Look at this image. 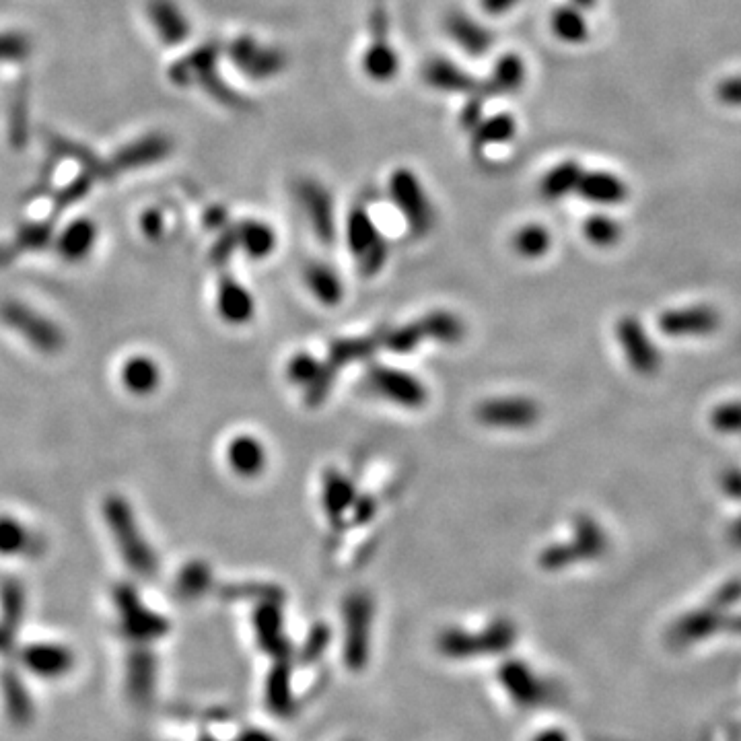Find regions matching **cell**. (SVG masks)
I'll return each instance as SVG.
<instances>
[{
	"label": "cell",
	"mask_w": 741,
	"mask_h": 741,
	"mask_svg": "<svg viewBox=\"0 0 741 741\" xmlns=\"http://www.w3.org/2000/svg\"><path fill=\"white\" fill-rule=\"evenodd\" d=\"M390 196L414 235H427L435 225L433 204L410 169H398L390 178Z\"/></svg>",
	"instance_id": "1"
},
{
	"label": "cell",
	"mask_w": 741,
	"mask_h": 741,
	"mask_svg": "<svg viewBox=\"0 0 741 741\" xmlns=\"http://www.w3.org/2000/svg\"><path fill=\"white\" fill-rule=\"evenodd\" d=\"M105 519H108L110 529L118 538L120 550L130 567L140 573H151L155 569V556L143 536H140L128 503L120 497H110L105 501Z\"/></svg>",
	"instance_id": "2"
},
{
	"label": "cell",
	"mask_w": 741,
	"mask_h": 741,
	"mask_svg": "<svg viewBox=\"0 0 741 741\" xmlns=\"http://www.w3.org/2000/svg\"><path fill=\"white\" fill-rule=\"evenodd\" d=\"M346 239L352 256L357 258L361 274L365 276L379 274L387 260V245L365 208H355L348 215Z\"/></svg>",
	"instance_id": "3"
},
{
	"label": "cell",
	"mask_w": 741,
	"mask_h": 741,
	"mask_svg": "<svg viewBox=\"0 0 741 741\" xmlns=\"http://www.w3.org/2000/svg\"><path fill=\"white\" fill-rule=\"evenodd\" d=\"M0 320H3L9 328L19 332L29 344H33L38 350L58 352L64 344V336L46 317H42L38 311L29 309L23 303L17 301H5L0 305Z\"/></svg>",
	"instance_id": "4"
},
{
	"label": "cell",
	"mask_w": 741,
	"mask_h": 741,
	"mask_svg": "<svg viewBox=\"0 0 741 741\" xmlns=\"http://www.w3.org/2000/svg\"><path fill=\"white\" fill-rule=\"evenodd\" d=\"M367 383L377 396L404 408H420L427 402V387L402 369L373 365L367 371Z\"/></svg>",
	"instance_id": "5"
},
{
	"label": "cell",
	"mask_w": 741,
	"mask_h": 741,
	"mask_svg": "<svg viewBox=\"0 0 741 741\" xmlns=\"http://www.w3.org/2000/svg\"><path fill=\"white\" fill-rule=\"evenodd\" d=\"M373 27V42L369 44L363 56V68L369 79L385 83L392 81L400 70V58L396 50L387 42V13L383 3H379L371 15Z\"/></svg>",
	"instance_id": "6"
},
{
	"label": "cell",
	"mask_w": 741,
	"mask_h": 741,
	"mask_svg": "<svg viewBox=\"0 0 741 741\" xmlns=\"http://www.w3.org/2000/svg\"><path fill=\"white\" fill-rule=\"evenodd\" d=\"M478 420L494 429H527L538 422L540 408L529 398H492L478 406Z\"/></svg>",
	"instance_id": "7"
},
{
	"label": "cell",
	"mask_w": 741,
	"mask_h": 741,
	"mask_svg": "<svg viewBox=\"0 0 741 741\" xmlns=\"http://www.w3.org/2000/svg\"><path fill=\"white\" fill-rule=\"evenodd\" d=\"M229 58L243 75L252 79H270L282 73L287 64L285 54L276 48H262L254 38H237L229 46Z\"/></svg>",
	"instance_id": "8"
},
{
	"label": "cell",
	"mask_w": 741,
	"mask_h": 741,
	"mask_svg": "<svg viewBox=\"0 0 741 741\" xmlns=\"http://www.w3.org/2000/svg\"><path fill=\"white\" fill-rule=\"evenodd\" d=\"M297 192H299V202L303 206V213L315 237L324 243H332L336 239V215H334V202L328 190L317 182L303 180Z\"/></svg>",
	"instance_id": "9"
},
{
	"label": "cell",
	"mask_w": 741,
	"mask_h": 741,
	"mask_svg": "<svg viewBox=\"0 0 741 741\" xmlns=\"http://www.w3.org/2000/svg\"><path fill=\"white\" fill-rule=\"evenodd\" d=\"M217 309L219 315L227 324L241 326L247 324L256 313L254 297L250 295L245 287H241L233 276H225L219 282V295H217Z\"/></svg>",
	"instance_id": "10"
},
{
	"label": "cell",
	"mask_w": 741,
	"mask_h": 741,
	"mask_svg": "<svg viewBox=\"0 0 741 741\" xmlns=\"http://www.w3.org/2000/svg\"><path fill=\"white\" fill-rule=\"evenodd\" d=\"M445 27L449 38L470 56H484L494 44L492 31L464 13H451Z\"/></svg>",
	"instance_id": "11"
},
{
	"label": "cell",
	"mask_w": 741,
	"mask_h": 741,
	"mask_svg": "<svg viewBox=\"0 0 741 741\" xmlns=\"http://www.w3.org/2000/svg\"><path fill=\"white\" fill-rule=\"evenodd\" d=\"M618 340L634 369L649 373L657 367V352L637 320L626 317L618 324Z\"/></svg>",
	"instance_id": "12"
},
{
	"label": "cell",
	"mask_w": 741,
	"mask_h": 741,
	"mask_svg": "<svg viewBox=\"0 0 741 741\" xmlns=\"http://www.w3.org/2000/svg\"><path fill=\"white\" fill-rule=\"evenodd\" d=\"M120 379L122 385L126 387V392L138 398H145L159 390L161 367L149 355H132L124 361L120 369Z\"/></svg>",
	"instance_id": "13"
},
{
	"label": "cell",
	"mask_w": 741,
	"mask_h": 741,
	"mask_svg": "<svg viewBox=\"0 0 741 741\" xmlns=\"http://www.w3.org/2000/svg\"><path fill=\"white\" fill-rule=\"evenodd\" d=\"M422 79L433 89L447 93H474L480 91V83L468 75L466 70L455 66L451 60L435 58L422 68Z\"/></svg>",
	"instance_id": "14"
},
{
	"label": "cell",
	"mask_w": 741,
	"mask_h": 741,
	"mask_svg": "<svg viewBox=\"0 0 741 741\" xmlns=\"http://www.w3.org/2000/svg\"><path fill=\"white\" fill-rule=\"evenodd\" d=\"M227 464L239 476H258L266 468V449L252 435H237L227 445Z\"/></svg>",
	"instance_id": "15"
},
{
	"label": "cell",
	"mask_w": 741,
	"mask_h": 741,
	"mask_svg": "<svg viewBox=\"0 0 741 741\" xmlns=\"http://www.w3.org/2000/svg\"><path fill=\"white\" fill-rule=\"evenodd\" d=\"M171 153V140L163 134H151L122 149L114 159V169H136L165 159Z\"/></svg>",
	"instance_id": "16"
},
{
	"label": "cell",
	"mask_w": 741,
	"mask_h": 741,
	"mask_svg": "<svg viewBox=\"0 0 741 741\" xmlns=\"http://www.w3.org/2000/svg\"><path fill=\"white\" fill-rule=\"evenodd\" d=\"M661 326L665 334L686 336V334H709L719 326L717 311L709 307H692L682 311H672L663 315Z\"/></svg>",
	"instance_id": "17"
},
{
	"label": "cell",
	"mask_w": 741,
	"mask_h": 741,
	"mask_svg": "<svg viewBox=\"0 0 741 741\" xmlns=\"http://www.w3.org/2000/svg\"><path fill=\"white\" fill-rule=\"evenodd\" d=\"M151 21L165 44H182L190 35V23L184 13L175 7L171 0H151L149 3Z\"/></svg>",
	"instance_id": "18"
},
{
	"label": "cell",
	"mask_w": 741,
	"mask_h": 741,
	"mask_svg": "<svg viewBox=\"0 0 741 741\" xmlns=\"http://www.w3.org/2000/svg\"><path fill=\"white\" fill-rule=\"evenodd\" d=\"M97 241V227L89 219H77L70 223L56 241V252L68 262L85 260Z\"/></svg>",
	"instance_id": "19"
},
{
	"label": "cell",
	"mask_w": 741,
	"mask_h": 741,
	"mask_svg": "<svg viewBox=\"0 0 741 741\" xmlns=\"http://www.w3.org/2000/svg\"><path fill=\"white\" fill-rule=\"evenodd\" d=\"M357 488L346 476L338 472H328L324 478V488H322V503L326 509V515L334 521L340 523L346 513L352 511L357 503Z\"/></svg>",
	"instance_id": "20"
},
{
	"label": "cell",
	"mask_w": 741,
	"mask_h": 741,
	"mask_svg": "<svg viewBox=\"0 0 741 741\" xmlns=\"http://www.w3.org/2000/svg\"><path fill=\"white\" fill-rule=\"evenodd\" d=\"M577 192L583 200L595 202V204H618L626 198V186L614 173L606 171H593L583 173Z\"/></svg>",
	"instance_id": "21"
},
{
	"label": "cell",
	"mask_w": 741,
	"mask_h": 741,
	"mask_svg": "<svg viewBox=\"0 0 741 741\" xmlns=\"http://www.w3.org/2000/svg\"><path fill=\"white\" fill-rule=\"evenodd\" d=\"M379 344H383V334H379V332L371 334V336H361V338L336 340L330 346L326 365L332 367L338 373L346 365L369 359L373 352L379 348Z\"/></svg>",
	"instance_id": "22"
},
{
	"label": "cell",
	"mask_w": 741,
	"mask_h": 741,
	"mask_svg": "<svg viewBox=\"0 0 741 741\" xmlns=\"http://www.w3.org/2000/svg\"><path fill=\"white\" fill-rule=\"evenodd\" d=\"M235 235H237V245L247 256L254 258V260L268 258L276 247L274 229L270 225L262 223V221H243V223H239L235 227Z\"/></svg>",
	"instance_id": "23"
},
{
	"label": "cell",
	"mask_w": 741,
	"mask_h": 741,
	"mask_svg": "<svg viewBox=\"0 0 741 741\" xmlns=\"http://www.w3.org/2000/svg\"><path fill=\"white\" fill-rule=\"evenodd\" d=\"M305 282L313 297L324 305H338L344 295V287L336 270L324 262H313L305 270Z\"/></svg>",
	"instance_id": "24"
},
{
	"label": "cell",
	"mask_w": 741,
	"mask_h": 741,
	"mask_svg": "<svg viewBox=\"0 0 741 741\" xmlns=\"http://www.w3.org/2000/svg\"><path fill=\"white\" fill-rule=\"evenodd\" d=\"M525 81V64L517 54L503 56L497 66H494L492 75L486 83L480 85L484 95H499V93H515L521 89Z\"/></svg>",
	"instance_id": "25"
},
{
	"label": "cell",
	"mask_w": 741,
	"mask_h": 741,
	"mask_svg": "<svg viewBox=\"0 0 741 741\" xmlns=\"http://www.w3.org/2000/svg\"><path fill=\"white\" fill-rule=\"evenodd\" d=\"M515 120L509 114H497L492 118H482V122L472 130L474 151H484L492 145H505L515 136Z\"/></svg>",
	"instance_id": "26"
},
{
	"label": "cell",
	"mask_w": 741,
	"mask_h": 741,
	"mask_svg": "<svg viewBox=\"0 0 741 741\" xmlns=\"http://www.w3.org/2000/svg\"><path fill=\"white\" fill-rule=\"evenodd\" d=\"M581 175H583V171H581L579 163L564 161V163L556 165L554 169H550L544 175V180L540 184V194L546 200H560L562 196H567L569 192L577 190Z\"/></svg>",
	"instance_id": "27"
},
{
	"label": "cell",
	"mask_w": 741,
	"mask_h": 741,
	"mask_svg": "<svg viewBox=\"0 0 741 741\" xmlns=\"http://www.w3.org/2000/svg\"><path fill=\"white\" fill-rule=\"evenodd\" d=\"M550 25L556 38L567 44H583L589 38V27L577 7H558Z\"/></svg>",
	"instance_id": "28"
},
{
	"label": "cell",
	"mask_w": 741,
	"mask_h": 741,
	"mask_svg": "<svg viewBox=\"0 0 741 741\" xmlns=\"http://www.w3.org/2000/svg\"><path fill=\"white\" fill-rule=\"evenodd\" d=\"M425 338L437 342H457L464 336V324L460 317H455L449 311H435L418 320Z\"/></svg>",
	"instance_id": "29"
},
{
	"label": "cell",
	"mask_w": 741,
	"mask_h": 741,
	"mask_svg": "<svg viewBox=\"0 0 741 741\" xmlns=\"http://www.w3.org/2000/svg\"><path fill=\"white\" fill-rule=\"evenodd\" d=\"M550 243H552V237H550L548 229L542 227V225H536V223L523 225L513 237L515 250L523 258H540V256L548 254Z\"/></svg>",
	"instance_id": "30"
},
{
	"label": "cell",
	"mask_w": 741,
	"mask_h": 741,
	"mask_svg": "<svg viewBox=\"0 0 741 741\" xmlns=\"http://www.w3.org/2000/svg\"><path fill=\"white\" fill-rule=\"evenodd\" d=\"M575 540L569 542V550H571V556H591V554H597L599 550H604V544H606V538L602 534V529H599V525L589 519V517H579L577 523H575Z\"/></svg>",
	"instance_id": "31"
},
{
	"label": "cell",
	"mask_w": 741,
	"mask_h": 741,
	"mask_svg": "<svg viewBox=\"0 0 741 741\" xmlns=\"http://www.w3.org/2000/svg\"><path fill=\"white\" fill-rule=\"evenodd\" d=\"M31 542L33 536L19 519L11 515H0V554H23L31 548Z\"/></svg>",
	"instance_id": "32"
},
{
	"label": "cell",
	"mask_w": 741,
	"mask_h": 741,
	"mask_svg": "<svg viewBox=\"0 0 741 741\" xmlns=\"http://www.w3.org/2000/svg\"><path fill=\"white\" fill-rule=\"evenodd\" d=\"M422 340H427V338H425V332H422L418 322L402 326V328H398L390 334H383V346L387 350L396 352V355H406V352L416 350Z\"/></svg>",
	"instance_id": "33"
},
{
	"label": "cell",
	"mask_w": 741,
	"mask_h": 741,
	"mask_svg": "<svg viewBox=\"0 0 741 741\" xmlns=\"http://www.w3.org/2000/svg\"><path fill=\"white\" fill-rule=\"evenodd\" d=\"M322 367L324 363L317 361L315 357H311L309 352H299V355H295L287 367V373H289V379L297 385H303L305 390L307 387L317 379V375L322 373Z\"/></svg>",
	"instance_id": "34"
},
{
	"label": "cell",
	"mask_w": 741,
	"mask_h": 741,
	"mask_svg": "<svg viewBox=\"0 0 741 741\" xmlns=\"http://www.w3.org/2000/svg\"><path fill=\"white\" fill-rule=\"evenodd\" d=\"M583 229H585V237L591 243L602 245V247L616 243L620 239V233H622L620 225L610 217H591V219H587Z\"/></svg>",
	"instance_id": "35"
},
{
	"label": "cell",
	"mask_w": 741,
	"mask_h": 741,
	"mask_svg": "<svg viewBox=\"0 0 741 741\" xmlns=\"http://www.w3.org/2000/svg\"><path fill=\"white\" fill-rule=\"evenodd\" d=\"M29 54V40L19 33L0 35V60H21Z\"/></svg>",
	"instance_id": "36"
},
{
	"label": "cell",
	"mask_w": 741,
	"mask_h": 741,
	"mask_svg": "<svg viewBox=\"0 0 741 741\" xmlns=\"http://www.w3.org/2000/svg\"><path fill=\"white\" fill-rule=\"evenodd\" d=\"M713 425L725 433H741V402L717 408L713 414Z\"/></svg>",
	"instance_id": "37"
},
{
	"label": "cell",
	"mask_w": 741,
	"mask_h": 741,
	"mask_svg": "<svg viewBox=\"0 0 741 741\" xmlns=\"http://www.w3.org/2000/svg\"><path fill=\"white\" fill-rule=\"evenodd\" d=\"M717 97L721 103L725 105H741V77H733V79H727L723 81L719 87H717Z\"/></svg>",
	"instance_id": "38"
},
{
	"label": "cell",
	"mask_w": 741,
	"mask_h": 741,
	"mask_svg": "<svg viewBox=\"0 0 741 741\" xmlns=\"http://www.w3.org/2000/svg\"><path fill=\"white\" fill-rule=\"evenodd\" d=\"M89 186H91V182H89V178L85 175V178L77 180L73 186H68V188L60 194V198H58V206H70L73 202H77L79 198L85 196V192L89 190Z\"/></svg>",
	"instance_id": "39"
},
{
	"label": "cell",
	"mask_w": 741,
	"mask_h": 741,
	"mask_svg": "<svg viewBox=\"0 0 741 741\" xmlns=\"http://www.w3.org/2000/svg\"><path fill=\"white\" fill-rule=\"evenodd\" d=\"M237 235H235V229H231V231H227L221 239H219V243H217V247H215V252H213V258L217 260V262H225L235 250H237Z\"/></svg>",
	"instance_id": "40"
},
{
	"label": "cell",
	"mask_w": 741,
	"mask_h": 741,
	"mask_svg": "<svg viewBox=\"0 0 741 741\" xmlns=\"http://www.w3.org/2000/svg\"><path fill=\"white\" fill-rule=\"evenodd\" d=\"M140 225H143V233L151 239H157L163 233V227H165L163 215L157 213V210H149V213H145L143 223H140Z\"/></svg>",
	"instance_id": "41"
},
{
	"label": "cell",
	"mask_w": 741,
	"mask_h": 741,
	"mask_svg": "<svg viewBox=\"0 0 741 741\" xmlns=\"http://www.w3.org/2000/svg\"><path fill=\"white\" fill-rule=\"evenodd\" d=\"M350 513H352V523H357V525L367 523L375 515V503L369 497L357 499V503H355V507H352Z\"/></svg>",
	"instance_id": "42"
},
{
	"label": "cell",
	"mask_w": 741,
	"mask_h": 741,
	"mask_svg": "<svg viewBox=\"0 0 741 741\" xmlns=\"http://www.w3.org/2000/svg\"><path fill=\"white\" fill-rule=\"evenodd\" d=\"M480 122H482V101L472 99L462 110V124H464V128L474 130Z\"/></svg>",
	"instance_id": "43"
},
{
	"label": "cell",
	"mask_w": 741,
	"mask_h": 741,
	"mask_svg": "<svg viewBox=\"0 0 741 741\" xmlns=\"http://www.w3.org/2000/svg\"><path fill=\"white\" fill-rule=\"evenodd\" d=\"M519 3L521 0H482V11L492 17H499L513 11Z\"/></svg>",
	"instance_id": "44"
},
{
	"label": "cell",
	"mask_w": 741,
	"mask_h": 741,
	"mask_svg": "<svg viewBox=\"0 0 741 741\" xmlns=\"http://www.w3.org/2000/svg\"><path fill=\"white\" fill-rule=\"evenodd\" d=\"M48 235H50L48 227H29L27 231H23L21 239L25 241L27 247H35V245H42L48 239Z\"/></svg>",
	"instance_id": "45"
},
{
	"label": "cell",
	"mask_w": 741,
	"mask_h": 741,
	"mask_svg": "<svg viewBox=\"0 0 741 741\" xmlns=\"http://www.w3.org/2000/svg\"><path fill=\"white\" fill-rule=\"evenodd\" d=\"M573 5L577 9H591L595 5V0H573Z\"/></svg>",
	"instance_id": "46"
}]
</instances>
